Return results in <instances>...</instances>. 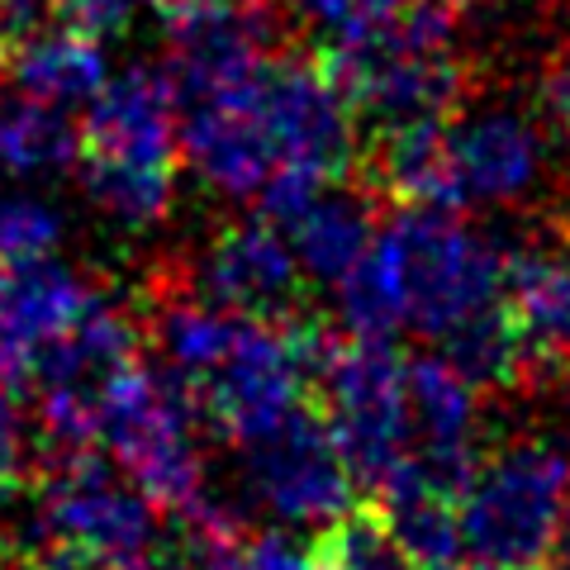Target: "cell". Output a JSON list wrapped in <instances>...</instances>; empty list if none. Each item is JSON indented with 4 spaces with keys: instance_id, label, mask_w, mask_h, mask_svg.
<instances>
[{
    "instance_id": "obj_25",
    "label": "cell",
    "mask_w": 570,
    "mask_h": 570,
    "mask_svg": "<svg viewBox=\"0 0 570 570\" xmlns=\"http://www.w3.org/2000/svg\"><path fill=\"white\" fill-rule=\"evenodd\" d=\"M134 6L138 0H58V20L96 33V39H110V33L129 24Z\"/></svg>"
},
{
    "instance_id": "obj_24",
    "label": "cell",
    "mask_w": 570,
    "mask_h": 570,
    "mask_svg": "<svg viewBox=\"0 0 570 570\" xmlns=\"http://www.w3.org/2000/svg\"><path fill=\"white\" fill-rule=\"evenodd\" d=\"M228 570H324L314 542H295L285 532H262V538L243 542Z\"/></svg>"
},
{
    "instance_id": "obj_28",
    "label": "cell",
    "mask_w": 570,
    "mask_h": 570,
    "mask_svg": "<svg viewBox=\"0 0 570 570\" xmlns=\"http://www.w3.org/2000/svg\"><path fill=\"white\" fill-rule=\"evenodd\" d=\"M448 6H452V10H461V6H475V0H448Z\"/></svg>"
},
{
    "instance_id": "obj_23",
    "label": "cell",
    "mask_w": 570,
    "mask_h": 570,
    "mask_svg": "<svg viewBox=\"0 0 570 570\" xmlns=\"http://www.w3.org/2000/svg\"><path fill=\"white\" fill-rule=\"evenodd\" d=\"M532 96H538V115L561 142H570V48L547 52L532 77Z\"/></svg>"
},
{
    "instance_id": "obj_5",
    "label": "cell",
    "mask_w": 570,
    "mask_h": 570,
    "mask_svg": "<svg viewBox=\"0 0 570 570\" xmlns=\"http://www.w3.org/2000/svg\"><path fill=\"white\" fill-rule=\"evenodd\" d=\"M200 400L186 376L171 366L138 362L105 409L100 442L110 461L153 499L163 513H176L205 499V452H200Z\"/></svg>"
},
{
    "instance_id": "obj_16",
    "label": "cell",
    "mask_w": 570,
    "mask_h": 570,
    "mask_svg": "<svg viewBox=\"0 0 570 570\" xmlns=\"http://www.w3.org/2000/svg\"><path fill=\"white\" fill-rule=\"evenodd\" d=\"M81 157V134L71 129L62 105L14 91L0 100V171L39 181V176L71 171Z\"/></svg>"
},
{
    "instance_id": "obj_21",
    "label": "cell",
    "mask_w": 570,
    "mask_h": 570,
    "mask_svg": "<svg viewBox=\"0 0 570 570\" xmlns=\"http://www.w3.org/2000/svg\"><path fill=\"white\" fill-rule=\"evenodd\" d=\"M33 485V428L24 419L14 385L0 381V499H14Z\"/></svg>"
},
{
    "instance_id": "obj_20",
    "label": "cell",
    "mask_w": 570,
    "mask_h": 570,
    "mask_svg": "<svg viewBox=\"0 0 570 570\" xmlns=\"http://www.w3.org/2000/svg\"><path fill=\"white\" fill-rule=\"evenodd\" d=\"M62 243V214L39 195H0V272L48 262Z\"/></svg>"
},
{
    "instance_id": "obj_18",
    "label": "cell",
    "mask_w": 570,
    "mask_h": 570,
    "mask_svg": "<svg viewBox=\"0 0 570 570\" xmlns=\"http://www.w3.org/2000/svg\"><path fill=\"white\" fill-rule=\"evenodd\" d=\"M337 318H343L347 337H366V343H390L400 328H409L400 285L376 247L337 281Z\"/></svg>"
},
{
    "instance_id": "obj_2",
    "label": "cell",
    "mask_w": 570,
    "mask_h": 570,
    "mask_svg": "<svg viewBox=\"0 0 570 570\" xmlns=\"http://www.w3.org/2000/svg\"><path fill=\"white\" fill-rule=\"evenodd\" d=\"M153 509L157 504L124 471L86 452H58L29 485V509L10 532V547L33 570L58 561L148 570L163 538Z\"/></svg>"
},
{
    "instance_id": "obj_22",
    "label": "cell",
    "mask_w": 570,
    "mask_h": 570,
    "mask_svg": "<svg viewBox=\"0 0 570 570\" xmlns=\"http://www.w3.org/2000/svg\"><path fill=\"white\" fill-rule=\"evenodd\" d=\"M404 6L409 0H285V10H295L299 20L328 29V39L371 29V24H385L390 14H400Z\"/></svg>"
},
{
    "instance_id": "obj_10",
    "label": "cell",
    "mask_w": 570,
    "mask_h": 570,
    "mask_svg": "<svg viewBox=\"0 0 570 570\" xmlns=\"http://www.w3.org/2000/svg\"><path fill=\"white\" fill-rule=\"evenodd\" d=\"M542 115L480 105L448 124L452 209H528L551 186L557 153Z\"/></svg>"
},
{
    "instance_id": "obj_4",
    "label": "cell",
    "mask_w": 570,
    "mask_h": 570,
    "mask_svg": "<svg viewBox=\"0 0 570 570\" xmlns=\"http://www.w3.org/2000/svg\"><path fill=\"white\" fill-rule=\"evenodd\" d=\"M570 509V433H519L475 466L461 542L475 570H538Z\"/></svg>"
},
{
    "instance_id": "obj_14",
    "label": "cell",
    "mask_w": 570,
    "mask_h": 570,
    "mask_svg": "<svg viewBox=\"0 0 570 570\" xmlns=\"http://www.w3.org/2000/svg\"><path fill=\"white\" fill-rule=\"evenodd\" d=\"M285 238H291L299 266L314 281H343L371 247H376V190L362 186H318L285 214Z\"/></svg>"
},
{
    "instance_id": "obj_7",
    "label": "cell",
    "mask_w": 570,
    "mask_h": 570,
    "mask_svg": "<svg viewBox=\"0 0 570 570\" xmlns=\"http://www.w3.org/2000/svg\"><path fill=\"white\" fill-rule=\"evenodd\" d=\"M142 362L138 324L105 295L33 366V404L52 452H91L105 433V409L124 376Z\"/></svg>"
},
{
    "instance_id": "obj_12",
    "label": "cell",
    "mask_w": 570,
    "mask_h": 570,
    "mask_svg": "<svg viewBox=\"0 0 570 570\" xmlns=\"http://www.w3.org/2000/svg\"><path fill=\"white\" fill-rule=\"evenodd\" d=\"M305 266L272 219L224 224L190 262V285L219 309L253 324H295L305 318Z\"/></svg>"
},
{
    "instance_id": "obj_26",
    "label": "cell",
    "mask_w": 570,
    "mask_h": 570,
    "mask_svg": "<svg viewBox=\"0 0 570 570\" xmlns=\"http://www.w3.org/2000/svg\"><path fill=\"white\" fill-rule=\"evenodd\" d=\"M551 570H570V509H566V519L557 528V542H551V557H547Z\"/></svg>"
},
{
    "instance_id": "obj_15",
    "label": "cell",
    "mask_w": 570,
    "mask_h": 570,
    "mask_svg": "<svg viewBox=\"0 0 570 570\" xmlns=\"http://www.w3.org/2000/svg\"><path fill=\"white\" fill-rule=\"evenodd\" d=\"M10 81L14 91L71 110V105H91L105 91L110 62H105V48L96 33H86L77 24H62V29L48 24L14 48Z\"/></svg>"
},
{
    "instance_id": "obj_19",
    "label": "cell",
    "mask_w": 570,
    "mask_h": 570,
    "mask_svg": "<svg viewBox=\"0 0 570 570\" xmlns=\"http://www.w3.org/2000/svg\"><path fill=\"white\" fill-rule=\"evenodd\" d=\"M314 547H318L324 570H414V561L404 557V547L390 532L385 509L376 513V509L356 504L337 523L318 528Z\"/></svg>"
},
{
    "instance_id": "obj_3",
    "label": "cell",
    "mask_w": 570,
    "mask_h": 570,
    "mask_svg": "<svg viewBox=\"0 0 570 570\" xmlns=\"http://www.w3.org/2000/svg\"><path fill=\"white\" fill-rule=\"evenodd\" d=\"M376 253L404 299V324L423 337H452L461 324L509 305L513 243L475 234L456 209L404 205L381 228Z\"/></svg>"
},
{
    "instance_id": "obj_13",
    "label": "cell",
    "mask_w": 570,
    "mask_h": 570,
    "mask_svg": "<svg viewBox=\"0 0 570 570\" xmlns=\"http://www.w3.org/2000/svg\"><path fill=\"white\" fill-rule=\"evenodd\" d=\"M509 314L532 362V385H570V234L551 243H513Z\"/></svg>"
},
{
    "instance_id": "obj_1",
    "label": "cell",
    "mask_w": 570,
    "mask_h": 570,
    "mask_svg": "<svg viewBox=\"0 0 570 570\" xmlns=\"http://www.w3.org/2000/svg\"><path fill=\"white\" fill-rule=\"evenodd\" d=\"M181 171V105L157 67H124L91 100L77 176L105 224L148 234L171 214Z\"/></svg>"
},
{
    "instance_id": "obj_27",
    "label": "cell",
    "mask_w": 570,
    "mask_h": 570,
    "mask_svg": "<svg viewBox=\"0 0 570 570\" xmlns=\"http://www.w3.org/2000/svg\"><path fill=\"white\" fill-rule=\"evenodd\" d=\"M181 6H190V0H157V10H163V14H171V10H181Z\"/></svg>"
},
{
    "instance_id": "obj_17",
    "label": "cell",
    "mask_w": 570,
    "mask_h": 570,
    "mask_svg": "<svg viewBox=\"0 0 570 570\" xmlns=\"http://www.w3.org/2000/svg\"><path fill=\"white\" fill-rule=\"evenodd\" d=\"M385 519L414 570H456L466 561L461 542V504L438 494H395L385 499Z\"/></svg>"
},
{
    "instance_id": "obj_6",
    "label": "cell",
    "mask_w": 570,
    "mask_h": 570,
    "mask_svg": "<svg viewBox=\"0 0 570 570\" xmlns=\"http://www.w3.org/2000/svg\"><path fill=\"white\" fill-rule=\"evenodd\" d=\"M328 343L333 337L314 328L309 318H295V324H253L247 318L234 352L205 381H195L205 428L234 448L272 433L295 409H305V390L314 385Z\"/></svg>"
},
{
    "instance_id": "obj_8",
    "label": "cell",
    "mask_w": 570,
    "mask_h": 570,
    "mask_svg": "<svg viewBox=\"0 0 570 570\" xmlns=\"http://www.w3.org/2000/svg\"><path fill=\"white\" fill-rule=\"evenodd\" d=\"M318 395H324V414L333 438L343 442L362 490L385 494V485L400 475L409 456V381L404 362L390 343H366V337H347V343H328L324 362H318Z\"/></svg>"
},
{
    "instance_id": "obj_9",
    "label": "cell",
    "mask_w": 570,
    "mask_h": 570,
    "mask_svg": "<svg viewBox=\"0 0 570 570\" xmlns=\"http://www.w3.org/2000/svg\"><path fill=\"white\" fill-rule=\"evenodd\" d=\"M243 494L281 523L328 528L356 509V471L328 419L295 409L285 423L243 442Z\"/></svg>"
},
{
    "instance_id": "obj_11",
    "label": "cell",
    "mask_w": 570,
    "mask_h": 570,
    "mask_svg": "<svg viewBox=\"0 0 570 570\" xmlns=\"http://www.w3.org/2000/svg\"><path fill=\"white\" fill-rule=\"evenodd\" d=\"M285 0H190L167 14V81L176 100L243 81L285 39Z\"/></svg>"
}]
</instances>
